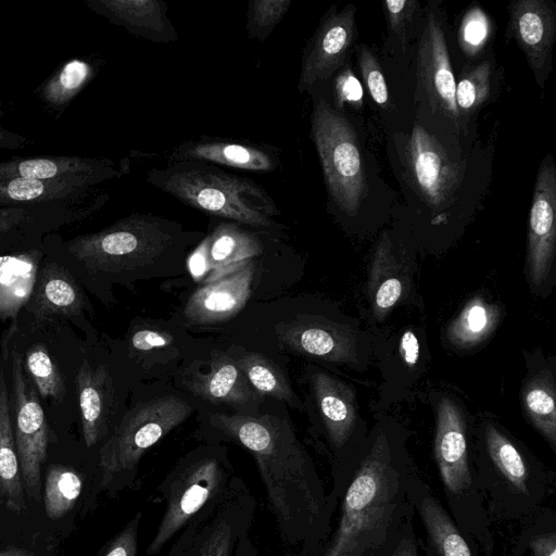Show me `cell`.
I'll list each match as a JSON object with an SVG mask.
<instances>
[{
  "label": "cell",
  "instance_id": "38",
  "mask_svg": "<svg viewBox=\"0 0 556 556\" xmlns=\"http://www.w3.org/2000/svg\"><path fill=\"white\" fill-rule=\"evenodd\" d=\"M509 556H556V511L544 507L522 523Z\"/></svg>",
  "mask_w": 556,
  "mask_h": 556
},
{
  "label": "cell",
  "instance_id": "7",
  "mask_svg": "<svg viewBox=\"0 0 556 556\" xmlns=\"http://www.w3.org/2000/svg\"><path fill=\"white\" fill-rule=\"evenodd\" d=\"M235 477L226 446L203 443L185 454L156 486L164 511L146 555L156 556L191 520L218 502Z\"/></svg>",
  "mask_w": 556,
  "mask_h": 556
},
{
  "label": "cell",
  "instance_id": "20",
  "mask_svg": "<svg viewBox=\"0 0 556 556\" xmlns=\"http://www.w3.org/2000/svg\"><path fill=\"white\" fill-rule=\"evenodd\" d=\"M417 74L432 109L457 126L459 114L455 101L456 80L441 21L432 11L428 14L419 40Z\"/></svg>",
  "mask_w": 556,
  "mask_h": 556
},
{
  "label": "cell",
  "instance_id": "22",
  "mask_svg": "<svg viewBox=\"0 0 556 556\" xmlns=\"http://www.w3.org/2000/svg\"><path fill=\"white\" fill-rule=\"evenodd\" d=\"M182 388L193 396L215 405H229L241 410L257 407L263 397L249 384L228 352H214L202 371L191 366L181 378Z\"/></svg>",
  "mask_w": 556,
  "mask_h": 556
},
{
  "label": "cell",
  "instance_id": "36",
  "mask_svg": "<svg viewBox=\"0 0 556 556\" xmlns=\"http://www.w3.org/2000/svg\"><path fill=\"white\" fill-rule=\"evenodd\" d=\"M522 407L536 431L556 451L555 381L547 369L527 378L521 392Z\"/></svg>",
  "mask_w": 556,
  "mask_h": 556
},
{
  "label": "cell",
  "instance_id": "41",
  "mask_svg": "<svg viewBox=\"0 0 556 556\" xmlns=\"http://www.w3.org/2000/svg\"><path fill=\"white\" fill-rule=\"evenodd\" d=\"M291 3V0H250L247 21L249 38L265 41Z\"/></svg>",
  "mask_w": 556,
  "mask_h": 556
},
{
  "label": "cell",
  "instance_id": "49",
  "mask_svg": "<svg viewBox=\"0 0 556 556\" xmlns=\"http://www.w3.org/2000/svg\"><path fill=\"white\" fill-rule=\"evenodd\" d=\"M338 94L345 101L356 103L362 101V88L352 73L344 72L338 85Z\"/></svg>",
  "mask_w": 556,
  "mask_h": 556
},
{
  "label": "cell",
  "instance_id": "37",
  "mask_svg": "<svg viewBox=\"0 0 556 556\" xmlns=\"http://www.w3.org/2000/svg\"><path fill=\"white\" fill-rule=\"evenodd\" d=\"M91 65L80 59L65 62L35 91L51 111L62 114L92 76Z\"/></svg>",
  "mask_w": 556,
  "mask_h": 556
},
{
  "label": "cell",
  "instance_id": "51",
  "mask_svg": "<svg viewBox=\"0 0 556 556\" xmlns=\"http://www.w3.org/2000/svg\"><path fill=\"white\" fill-rule=\"evenodd\" d=\"M0 556H34V554L24 547L8 546L4 549H0Z\"/></svg>",
  "mask_w": 556,
  "mask_h": 556
},
{
  "label": "cell",
  "instance_id": "35",
  "mask_svg": "<svg viewBox=\"0 0 556 556\" xmlns=\"http://www.w3.org/2000/svg\"><path fill=\"white\" fill-rule=\"evenodd\" d=\"M502 309L484 298L476 295L464 305L448 325L446 337L457 348L470 349L484 342L497 327Z\"/></svg>",
  "mask_w": 556,
  "mask_h": 556
},
{
  "label": "cell",
  "instance_id": "19",
  "mask_svg": "<svg viewBox=\"0 0 556 556\" xmlns=\"http://www.w3.org/2000/svg\"><path fill=\"white\" fill-rule=\"evenodd\" d=\"M406 148L408 170L419 193L434 208L448 204L459 186V166L419 125L414 126Z\"/></svg>",
  "mask_w": 556,
  "mask_h": 556
},
{
  "label": "cell",
  "instance_id": "27",
  "mask_svg": "<svg viewBox=\"0 0 556 556\" xmlns=\"http://www.w3.org/2000/svg\"><path fill=\"white\" fill-rule=\"evenodd\" d=\"M415 514L419 516L426 556H477V549L462 534L446 507L420 477L414 485ZM502 556H508L504 553Z\"/></svg>",
  "mask_w": 556,
  "mask_h": 556
},
{
  "label": "cell",
  "instance_id": "14",
  "mask_svg": "<svg viewBox=\"0 0 556 556\" xmlns=\"http://www.w3.org/2000/svg\"><path fill=\"white\" fill-rule=\"evenodd\" d=\"M109 197L88 203H48L0 207V250L38 243L49 233L79 224L100 211Z\"/></svg>",
  "mask_w": 556,
  "mask_h": 556
},
{
  "label": "cell",
  "instance_id": "24",
  "mask_svg": "<svg viewBox=\"0 0 556 556\" xmlns=\"http://www.w3.org/2000/svg\"><path fill=\"white\" fill-rule=\"evenodd\" d=\"M508 12L513 36L542 86L551 70L555 9L544 0H518L509 4Z\"/></svg>",
  "mask_w": 556,
  "mask_h": 556
},
{
  "label": "cell",
  "instance_id": "32",
  "mask_svg": "<svg viewBox=\"0 0 556 556\" xmlns=\"http://www.w3.org/2000/svg\"><path fill=\"white\" fill-rule=\"evenodd\" d=\"M178 332L161 321L135 319L123 342L127 358L141 368L165 365L179 357L182 341Z\"/></svg>",
  "mask_w": 556,
  "mask_h": 556
},
{
  "label": "cell",
  "instance_id": "8",
  "mask_svg": "<svg viewBox=\"0 0 556 556\" xmlns=\"http://www.w3.org/2000/svg\"><path fill=\"white\" fill-rule=\"evenodd\" d=\"M191 413L190 403L173 394L150 399L127 410L100 445L99 489L110 494L136 489L142 456Z\"/></svg>",
  "mask_w": 556,
  "mask_h": 556
},
{
  "label": "cell",
  "instance_id": "46",
  "mask_svg": "<svg viewBox=\"0 0 556 556\" xmlns=\"http://www.w3.org/2000/svg\"><path fill=\"white\" fill-rule=\"evenodd\" d=\"M399 352L401 359L407 367L414 368L417 365L420 355V346L418 338L414 331L406 330L402 334Z\"/></svg>",
  "mask_w": 556,
  "mask_h": 556
},
{
  "label": "cell",
  "instance_id": "42",
  "mask_svg": "<svg viewBox=\"0 0 556 556\" xmlns=\"http://www.w3.org/2000/svg\"><path fill=\"white\" fill-rule=\"evenodd\" d=\"M357 60L363 80L371 99L378 105L386 108L389 102V91L377 59L367 47L361 46Z\"/></svg>",
  "mask_w": 556,
  "mask_h": 556
},
{
  "label": "cell",
  "instance_id": "11",
  "mask_svg": "<svg viewBox=\"0 0 556 556\" xmlns=\"http://www.w3.org/2000/svg\"><path fill=\"white\" fill-rule=\"evenodd\" d=\"M256 508L249 485L235 475L224 496L179 531L166 556H232L240 536L250 531Z\"/></svg>",
  "mask_w": 556,
  "mask_h": 556
},
{
  "label": "cell",
  "instance_id": "45",
  "mask_svg": "<svg viewBox=\"0 0 556 556\" xmlns=\"http://www.w3.org/2000/svg\"><path fill=\"white\" fill-rule=\"evenodd\" d=\"M489 22L485 14L473 9L468 11L459 29V41L468 53L477 51L486 40Z\"/></svg>",
  "mask_w": 556,
  "mask_h": 556
},
{
  "label": "cell",
  "instance_id": "44",
  "mask_svg": "<svg viewBox=\"0 0 556 556\" xmlns=\"http://www.w3.org/2000/svg\"><path fill=\"white\" fill-rule=\"evenodd\" d=\"M388 29L400 41L404 49L406 28L413 20L418 2L414 0H389L382 3Z\"/></svg>",
  "mask_w": 556,
  "mask_h": 556
},
{
  "label": "cell",
  "instance_id": "28",
  "mask_svg": "<svg viewBox=\"0 0 556 556\" xmlns=\"http://www.w3.org/2000/svg\"><path fill=\"white\" fill-rule=\"evenodd\" d=\"M43 240L0 250V319L16 321L33 291L38 268L46 256Z\"/></svg>",
  "mask_w": 556,
  "mask_h": 556
},
{
  "label": "cell",
  "instance_id": "48",
  "mask_svg": "<svg viewBox=\"0 0 556 556\" xmlns=\"http://www.w3.org/2000/svg\"><path fill=\"white\" fill-rule=\"evenodd\" d=\"M4 116L2 103H0V150H22L34 144V141L23 135L3 127L1 119Z\"/></svg>",
  "mask_w": 556,
  "mask_h": 556
},
{
  "label": "cell",
  "instance_id": "6",
  "mask_svg": "<svg viewBox=\"0 0 556 556\" xmlns=\"http://www.w3.org/2000/svg\"><path fill=\"white\" fill-rule=\"evenodd\" d=\"M433 458L446 509L456 527L477 551L494 556L495 536L476 484L466 418L448 396L437 404Z\"/></svg>",
  "mask_w": 556,
  "mask_h": 556
},
{
  "label": "cell",
  "instance_id": "17",
  "mask_svg": "<svg viewBox=\"0 0 556 556\" xmlns=\"http://www.w3.org/2000/svg\"><path fill=\"white\" fill-rule=\"evenodd\" d=\"M355 11L352 4L340 11L332 7L323 16L302 58L300 92L311 91L343 64L356 36Z\"/></svg>",
  "mask_w": 556,
  "mask_h": 556
},
{
  "label": "cell",
  "instance_id": "16",
  "mask_svg": "<svg viewBox=\"0 0 556 556\" xmlns=\"http://www.w3.org/2000/svg\"><path fill=\"white\" fill-rule=\"evenodd\" d=\"M556 249V170L548 155L536 175L529 215L527 268L533 288L548 279Z\"/></svg>",
  "mask_w": 556,
  "mask_h": 556
},
{
  "label": "cell",
  "instance_id": "10",
  "mask_svg": "<svg viewBox=\"0 0 556 556\" xmlns=\"http://www.w3.org/2000/svg\"><path fill=\"white\" fill-rule=\"evenodd\" d=\"M311 135L329 198L354 216L367 197L368 184L357 137L350 122L324 98L314 101Z\"/></svg>",
  "mask_w": 556,
  "mask_h": 556
},
{
  "label": "cell",
  "instance_id": "18",
  "mask_svg": "<svg viewBox=\"0 0 556 556\" xmlns=\"http://www.w3.org/2000/svg\"><path fill=\"white\" fill-rule=\"evenodd\" d=\"M264 249L258 231L223 220L203 237L187 264L194 279L210 282L261 255Z\"/></svg>",
  "mask_w": 556,
  "mask_h": 556
},
{
  "label": "cell",
  "instance_id": "33",
  "mask_svg": "<svg viewBox=\"0 0 556 556\" xmlns=\"http://www.w3.org/2000/svg\"><path fill=\"white\" fill-rule=\"evenodd\" d=\"M407 281L408 274H403L389 239L383 237L376 248L368 280L375 317L382 319L395 306L407 287Z\"/></svg>",
  "mask_w": 556,
  "mask_h": 556
},
{
  "label": "cell",
  "instance_id": "30",
  "mask_svg": "<svg viewBox=\"0 0 556 556\" xmlns=\"http://www.w3.org/2000/svg\"><path fill=\"white\" fill-rule=\"evenodd\" d=\"M16 323V321H15ZM16 341L22 367L41 399L49 405L63 404L68 392V379L61 361L38 334L16 324Z\"/></svg>",
  "mask_w": 556,
  "mask_h": 556
},
{
  "label": "cell",
  "instance_id": "2",
  "mask_svg": "<svg viewBox=\"0 0 556 556\" xmlns=\"http://www.w3.org/2000/svg\"><path fill=\"white\" fill-rule=\"evenodd\" d=\"M407 434L378 424L366 437L338 497L331 531L313 556H391L414 518L419 477Z\"/></svg>",
  "mask_w": 556,
  "mask_h": 556
},
{
  "label": "cell",
  "instance_id": "4",
  "mask_svg": "<svg viewBox=\"0 0 556 556\" xmlns=\"http://www.w3.org/2000/svg\"><path fill=\"white\" fill-rule=\"evenodd\" d=\"M477 488L493 526L525 523L546 507L555 475L493 422H484L472 444Z\"/></svg>",
  "mask_w": 556,
  "mask_h": 556
},
{
  "label": "cell",
  "instance_id": "12",
  "mask_svg": "<svg viewBox=\"0 0 556 556\" xmlns=\"http://www.w3.org/2000/svg\"><path fill=\"white\" fill-rule=\"evenodd\" d=\"M18 316L24 317L16 319L22 324L59 321L73 325L84 332L90 345L98 343V332L92 323L94 313L87 290L80 280L48 251L38 268L30 296Z\"/></svg>",
  "mask_w": 556,
  "mask_h": 556
},
{
  "label": "cell",
  "instance_id": "25",
  "mask_svg": "<svg viewBox=\"0 0 556 556\" xmlns=\"http://www.w3.org/2000/svg\"><path fill=\"white\" fill-rule=\"evenodd\" d=\"M87 8L136 37L154 43H175L179 36L162 0H84Z\"/></svg>",
  "mask_w": 556,
  "mask_h": 556
},
{
  "label": "cell",
  "instance_id": "9",
  "mask_svg": "<svg viewBox=\"0 0 556 556\" xmlns=\"http://www.w3.org/2000/svg\"><path fill=\"white\" fill-rule=\"evenodd\" d=\"M11 408V420L26 494L41 498V465L47 457L49 426L42 401L31 380L24 372L16 341V323L11 321L0 339Z\"/></svg>",
  "mask_w": 556,
  "mask_h": 556
},
{
  "label": "cell",
  "instance_id": "1",
  "mask_svg": "<svg viewBox=\"0 0 556 556\" xmlns=\"http://www.w3.org/2000/svg\"><path fill=\"white\" fill-rule=\"evenodd\" d=\"M201 437L252 455L279 538L300 556H313L331 531L337 505L291 422L269 414L215 413Z\"/></svg>",
  "mask_w": 556,
  "mask_h": 556
},
{
  "label": "cell",
  "instance_id": "29",
  "mask_svg": "<svg viewBox=\"0 0 556 556\" xmlns=\"http://www.w3.org/2000/svg\"><path fill=\"white\" fill-rule=\"evenodd\" d=\"M109 194L100 185L76 179L14 178L0 181V207L48 203H88Z\"/></svg>",
  "mask_w": 556,
  "mask_h": 556
},
{
  "label": "cell",
  "instance_id": "31",
  "mask_svg": "<svg viewBox=\"0 0 556 556\" xmlns=\"http://www.w3.org/2000/svg\"><path fill=\"white\" fill-rule=\"evenodd\" d=\"M0 501L14 514L26 509L20 460L11 420L5 368L0 354Z\"/></svg>",
  "mask_w": 556,
  "mask_h": 556
},
{
  "label": "cell",
  "instance_id": "34",
  "mask_svg": "<svg viewBox=\"0 0 556 556\" xmlns=\"http://www.w3.org/2000/svg\"><path fill=\"white\" fill-rule=\"evenodd\" d=\"M243 374L250 387L263 399L265 396L286 402L303 410L304 405L296 396L280 367L265 355L241 348L228 352Z\"/></svg>",
  "mask_w": 556,
  "mask_h": 556
},
{
  "label": "cell",
  "instance_id": "40",
  "mask_svg": "<svg viewBox=\"0 0 556 556\" xmlns=\"http://www.w3.org/2000/svg\"><path fill=\"white\" fill-rule=\"evenodd\" d=\"M491 66L488 62L466 71L456 84L455 101L460 115L473 113L490 96Z\"/></svg>",
  "mask_w": 556,
  "mask_h": 556
},
{
  "label": "cell",
  "instance_id": "13",
  "mask_svg": "<svg viewBox=\"0 0 556 556\" xmlns=\"http://www.w3.org/2000/svg\"><path fill=\"white\" fill-rule=\"evenodd\" d=\"M276 331L279 342L293 353L353 367L363 361V334L353 327L305 316L279 325Z\"/></svg>",
  "mask_w": 556,
  "mask_h": 556
},
{
  "label": "cell",
  "instance_id": "3",
  "mask_svg": "<svg viewBox=\"0 0 556 556\" xmlns=\"http://www.w3.org/2000/svg\"><path fill=\"white\" fill-rule=\"evenodd\" d=\"M204 235L185 230L155 214H131L94 232L63 239L60 232L45 237L49 253L62 262L88 293L103 304L115 302L113 287L157 274L169 263H179Z\"/></svg>",
  "mask_w": 556,
  "mask_h": 556
},
{
  "label": "cell",
  "instance_id": "43",
  "mask_svg": "<svg viewBox=\"0 0 556 556\" xmlns=\"http://www.w3.org/2000/svg\"><path fill=\"white\" fill-rule=\"evenodd\" d=\"M142 517V511L138 510L108 542L100 556H138Z\"/></svg>",
  "mask_w": 556,
  "mask_h": 556
},
{
  "label": "cell",
  "instance_id": "47",
  "mask_svg": "<svg viewBox=\"0 0 556 556\" xmlns=\"http://www.w3.org/2000/svg\"><path fill=\"white\" fill-rule=\"evenodd\" d=\"M419 540L416 535L413 519L404 526L400 541L391 556H419Z\"/></svg>",
  "mask_w": 556,
  "mask_h": 556
},
{
  "label": "cell",
  "instance_id": "15",
  "mask_svg": "<svg viewBox=\"0 0 556 556\" xmlns=\"http://www.w3.org/2000/svg\"><path fill=\"white\" fill-rule=\"evenodd\" d=\"M81 433L87 447L102 444L116 424L117 393L108 363L85 349L74 375Z\"/></svg>",
  "mask_w": 556,
  "mask_h": 556
},
{
  "label": "cell",
  "instance_id": "23",
  "mask_svg": "<svg viewBox=\"0 0 556 556\" xmlns=\"http://www.w3.org/2000/svg\"><path fill=\"white\" fill-rule=\"evenodd\" d=\"M123 172L105 157L41 155L15 156L0 162V181L26 179H76L102 185L119 178Z\"/></svg>",
  "mask_w": 556,
  "mask_h": 556
},
{
  "label": "cell",
  "instance_id": "21",
  "mask_svg": "<svg viewBox=\"0 0 556 556\" xmlns=\"http://www.w3.org/2000/svg\"><path fill=\"white\" fill-rule=\"evenodd\" d=\"M255 268V258L249 260L194 290L184 307L185 320L204 326L235 317L249 300Z\"/></svg>",
  "mask_w": 556,
  "mask_h": 556
},
{
  "label": "cell",
  "instance_id": "39",
  "mask_svg": "<svg viewBox=\"0 0 556 556\" xmlns=\"http://www.w3.org/2000/svg\"><path fill=\"white\" fill-rule=\"evenodd\" d=\"M83 490V478L74 469L51 465L48 468L43 505L47 516L52 520L64 517L76 504Z\"/></svg>",
  "mask_w": 556,
  "mask_h": 556
},
{
  "label": "cell",
  "instance_id": "5",
  "mask_svg": "<svg viewBox=\"0 0 556 556\" xmlns=\"http://www.w3.org/2000/svg\"><path fill=\"white\" fill-rule=\"evenodd\" d=\"M146 180L181 203L223 220L269 233L282 230L274 199L254 180L201 161H178L152 168Z\"/></svg>",
  "mask_w": 556,
  "mask_h": 556
},
{
  "label": "cell",
  "instance_id": "50",
  "mask_svg": "<svg viewBox=\"0 0 556 556\" xmlns=\"http://www.w3.org/2000/svg\"><path fill=\"white\" fill-rule=\"evenodd\" d=\"M232 556H260L258 551L250 536V531L244 532L240 536V539L235 547V552H233ZM283 556H300V555L295 551H289Z\"/></svg>",
  "mask_w": 556,
  "mask_h": 556
},
{
  "label": "cell",
  "instance_id": "26",
  "mask_svg": "<svg viewBox=\"0 0 556 556\" xmlns=\"http://www.w3.org/2000/svg\"><path fill=\"white\" fill-rule=\"evenodd\" d=\"M178 161H201L243 170L273 172L279 165V153L275 147L266 144L202 138L176 147L169 163Z\"/></svg>",
  "mask_w": 556,
  "mask_h": 556
}]
</instances>
